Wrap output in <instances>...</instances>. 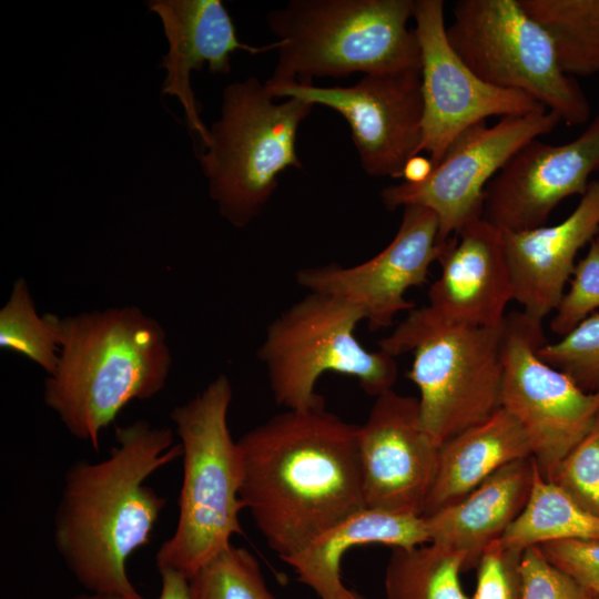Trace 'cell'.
Here are the masks:
<instances>
[{"mask_svg": "<svg viewBox=\"0 0 599 599\" xmlns=\"http://www.w3.org/2000/svg\"><path fill=\"white\" fill-rule=\"evenodd\" d=\"M571 539H599V516L546 479L534 459L528 499L499 540L524 550L530 546Z\"/></svg>", "mask_w": 599, "mask_h": 599, "instance_id": "cell-23", "label": "cell"}, {"mask_svg": "<svg viewBox=\"0 0 599 599\" xmlns=\"http://www.w3.org/2000/svg\"><path fill=\"white\" fill-rule=\"evenodd\" d=\"M72 599H123V598L92 593L91 596H81V597H77Z\"/></svg>", "mask_w": 599, "mask_h": 599, "instance_id": "cell-36", "label": "cell"}, {"mask_svg": "<svg viewBox=\"0 0 599 599\" xmlns=\"http://www.w3.org/2000/svg\"><path fill=\"white\" fill-rule=\"evenodd\" d=\"M504 325H441L415 307L378 342L394 357L413 354L407 377L419 390L423 426L439 447L501 408Z\"/></svg>", "mask_w": 599, "mask_h": 599, "instance_id": "cell-7", "label": "cell"}, {"mask_svg": "<svg viewBox=\"0 0 599 599\" xmlns=\"http://www.w3.org/2000/svg\"><path fill=\"white\" fill-rule=\"evenodd\" d=\"M560 122L547 109L500 118L493 125L480 122L454 140L425 181L389 185L380 192L382 202L389 211L409 205L433 211L438 219V242L443 243L483 217L485 190L510 158Z\"/></svg>", "mask_w": 599, "mask_h": 599, "instance_id": "cell-11", "label": "cell"}, {"mask_svg": "<svg viewBox=\"0 0 599 599\" xmlns=\"http://www.w3.org/2000/svg\"><path fill=\"white\" fill-rule=\"evenodd\" d=\"M542 321L522 311L507 314L502 336L501 407L524 428L531 457L550 479L583 438L599 413V389L586 392L566 373L542 361Z\"/></svg>", "mask_w": 599, "mask_h": 599, "instance_id": "cell-10", "label": "cell"}, {"mask_svg": "<svg viewBox=\"0 0 599 599\" xmlns=\"http://www.w3.org/2000/svg\"><path fill=\"white\" fill-rule=\"evenodd\" d=\"M55 372L43 400L68 432L98 451L100 434L133 400L158 395L172 366L162 325L138 306L59 317Z\"/></svg>", "mask_w": 599, "mask_h": 599, "instance_id": "cell-3", "label": "cell"}, {"mask_svg": "<svg viewBox=\"0 0 599 599\" xmlns=\"http://www.w3.org/2000/svg\"><path fill=\"white\" fill-rule=\"evenodd\" d=\"M438 227L429 209L405 206L394 238L374 257L351 267L329 264L302 268L296 272V283L309 292L336 295L361 306L372 332L389 327L398 313L415 308L405 293L427 283L429 267L441 251Z\"/></svg>", "mask_w": 599, "mask_h": 599, "instance_id": "cell-15", "label": "cell"}, {"mask_svg": "<svg viewBox=\"0 0 599 599\" xmlns=\"http://www.w3.org/2000/svg\"><path fill=\"white\" fill-rule=\"evenodd\" d=\"M437 262L440 275L420 307L427 318L470 327L505 322L514 291L500 230L483 217L470 222L443 242Z\"/></svg>", "mask_w": 599, "mask_h": 599, "instance_id": "cell-17", "label": "cell"}, {"mask_svg": "<svg viewBox=\"0 0 599 599\" xmlns=\"http://www.w3.org/2000/svg\"><path fill=\"white\" fill-rule=\"evenodd\" d=\"M532 476V457L515 460L460 499L423 516L429 542L463 554L466 570L476 567L483 550L499 539L522 510Z\"/></svg>", "mask_w": 599, "mask_h": 599, "instance_id": "cell-20", "label": "cell"}, {"mask_svg": "<svg viewBox=\"0 0 599 599\" xmlns=\"http://www.w3.org/2000/svg\"><path fill=\"white\" fill-rule=\"evenodd\" d=\"M549 480L599 516V413L588 433L560 461Z\"/></svg>", "mask_w": 599, "mask_h": 599, "instance_id": "cell-29", "label": "cell"}, {"mask_svg": "<svg viewBox=\"0 0 599 599\" xmlns=\"http://www.w3.org/2000/svg\"><path fill=\"white\" fill-rule=\"evenodd\" d=\"M159 571L162 585L158 599H192L190 579L176 570L162 569Z\"/></svg>", "mask_w": 599, "mask_h": 599, "instance_id": "cell-34", "label": "cell"}, {"mask_svg": "<svg viewBox=\"0 0 599 599\" xmlns=\"http://www.w3.org/2000/svg\"><path fill=\"white\" fill-rule=\"evenodd\" d=\"M358 446L365 507L423 516L439 446L423 426L418 398L394 389L375 397Z\"/></svg>", "mask_w": 599, "mask_h": 599, "instance_id": "cell-14", "label": "cell"}, {"mask_svg": "<svg viewBox=\"0 0 599 599\" xmlns=\"http://www.w3.org/2000/svg\"><path fill=\"white\" fill-rule=\"evenodd\" d=\"M599 235V180L591 181L573 211L560 223L501 231L514 301L544 321L559 304L579 251Z\"/></svg>", "mask_w": 599, "mask_h": 599, "instance_id": "cell-19", "label": "cell"}, {"mask_svg": "<svg viewBox=\"0 0 599 599\" xmlns=\"http://www.w3.org/2000/svg\"><path fill=\"white\" fill-rule=\"evenodd\" d=\"M365 311L339 296L309 292L267 326L257 349L273 397L287 409L325 405L315 392L322 374L354 377L361 388L377 397L393 389L398 366L395 357L365 348L355 336Z\"/></svg>", "mask_w": 599, "mask_h": 599, "instance_id": "cell-8", "label": "cell"}, {"mask_svg": "<svg viewBox=\"0 0 599 599\" xmlns=\"http://www.w3.org/2000/svg\"><path fill=\"white\" fill-rule=\"evenodd\" d=\"M266 82L255 77L225 87L221 116L209 129L199 155L209 193L234 227L261 214L277 187V176L302 167L296 135L313 104L287 98L277 103Z\"/></svg>", "mask_w": 599, "mask_h": 599, "instance_id": "cell-6", "label": "cell"}, {"mask_svg": "<svg viewBox=\"0 0 599 599\" xmlns=\"http://www.w3.org/2000/svg\"><path fill=\"white\" fill-rule=\"evenodd\" d=\"M551 39L569 77L599 73V0H519Z\"/></svg>", "mask_w": 599, "mask_h": 599, "instance_id": "cell-24", "label": "cell"}, {"mask_svg": "<svg viewBox=\"0 0 599 599\" xmlns=\"http://www.w3.org/2000/svg\"><path fill=\"white\" fill-rule=\"evenodd\" d=\"M547 560L591 596H599V539H571L538 546Z\"/></svg>", "mask_w": 599, "mask_h": 599, "instance_id": "cell-33", "label": "cell"}, {"mask_svg": "<svg viewBox=\"0 0 599 599\" xmlns=\"http://www.w3.org/2000/svg\"><path fill=\"white\" fill-rule=\"evenodd\" d=\"M192 599H275L257 559L233 545L190 579Z\"/></svg>", "mask_w": 599, "mask_h": 599, "instance_id": "cell-27", "label": "cell"}, {"mask_svg": "<svg viewBox=\"0 0 599 599\" xmlns=\"http://www.w3.org/2000/svg\"><path fill=\"white\" fill-rule=\"evenodd\" d=\"M415 0H290L267 13L281 42L267 80L312 83L341 78L420 69Z\"/></svg>", "mask_w": 599, "mask_h": 599, "instance_id": "cell-4", "label": "cell"}, {"mask_svg": "<svg viewBox=\"0 0 599 599\" xmlns=\"http://www.w3.org/2000/svg\"><path fill=\"white\" fill-rule=\"evenodd\" d=\"M444 6L441 0H415L413 17L424 103L418 154L426 152L434 166L459 134L488 118L547 109L525 93L486 83L469 69L449 44Z\"/></svg>", "mask_w": 599, "mask_h": 599, "instance_id": "cell-13", "label": "cell"}, {"mask_svg": "<svg viewBox=\"0 0 599 599\" xmlns=\"http://www.w3.org/2000/svg\"><path fill=\"white\" fill-rule=\"evenodd\" d=\"M359 425L325 409H287L236 443L240 497L282 559L366 508Z\"/></svg>", "mask_w": 599, "mask_h": 599, "instance_id": "cell-1", "label": "cell"}, {"mask_svg": "<svg viewBox=\"0 0 599 599\" xmlns=\"http://www.w3.org/2000/svg\"><path fill=\"white\" fill-rule=\"evenodd\" d=\"M427 542L423 516L364 508L282 560L319 599H364L342 580L341 561L351 548L369 544L412 548Z\"/></svg>", "mask_w": 599, "mask_h": 599, "instance_id": "cell-21", "label": "cell"}, {"mask_svg": "<svg viewBox=\"0 0 599 599\" xmlns=\"http://www.w3.org/2000/svg\"><path fill=\"white\" fill-rule=\"evenodd\" d=\"M0 347L20 354L52 375L59 362L54 314L40 316L23 277L14 281L0 309Z\"/></svg>", "mask_w": 599, "mask_h": 599, "instance_id": "cell-26", "label": "cell"}, {"mask_svg": "<svg viewBox=\"0 0 599 599\" xmlns=\"http://www.w3.org/2000/svg\"><path fill=\"white\" fill-rule=\"evenodd\" d=\"M146 6L161 19L169 51L161 67L166 71L162 93L175 97L184 109L192 133L210 142V131L201 119V106L191 87V73L206 67L211 73L227 74L235 51L251 54L277 50L281 42L264 47L242 43L231 16L220 0H152Z\"/></svg>", "mask_w": 599, "mask_h": 599, "instance_id": "cell-18", "label": "cell"}, {"mask_svg": "<svg viewBox=\"0 0 599 599\" xmlns=\"http://www.w3.org/2000/svg\"><path fill=\"white\" fill-rule=\"evenodd\" d=\"M463 554L427 542L392 549L385 569L386 599H469L460 583Z\"/></svg>", "mask_w": 599, "mask_h": 599, "instance_id": "cell-25", "label": "cell"}, {"mask_svg": "<svg viewBox=\"0 0 599 599\" xmlns=\"http://www.w3.org/2000/svg\"><path fill=\"white\" fill-rule=\"evenodd\" d=\"M531 457L527 435L505 408L439 447L423 516L460 499L505 465Z\"/></svg>", "mask_w": 599, "mask_h": 599, "instance_id": "cell-22", "label": "cell"}, {"mask_svg": "<svg viewBox=\"0 0 599 599\" xmlns=\"http://www.w3.org/2000/svg\"><path fill=\"white\" fill-rule=\"evenodd\" d=\"M591 599H599V596H593L591 597Z\"/></svg>", "mask_w": 599, "mask_h": 599, "instance_id": "cell-37", "label": "cell"}, {"mask_svg": "<svg viewBox=\"0 0 599 599\" xmlns=\"http://www.w3.org/2000/svg\"><path fill=\"white\" fill-rule=\"evenodd\" d=\"M266 84L275 98H295L338 112L368 175L400 179L406 162L418 155L424 116L420 69L364 74L344 88Z\"/></svg>", "mask_w": 599, "mask_h": 599, "instance_id": "cell-12", "label": "cell"}, {"mask_svg": "<svg viewBox=\"0 0 599 599\" xmlns=\"http://www.w3.org/2000/svg\"><path fill=\"white\" fill-rule=\"evenodd\" d=\"M521 599H591L581 586L550 564L538 546L524 549L520 560Z\"/></svg>", "mask_w": 599, "mask_h": 599, "instance_id": "cell-32", "label": "cell"}, {"mask_svg": "<svg viewBox=\"0 0 599 599\" xmlns=\"http://www.w3.org/2000/svg\"><path fill=\"white\" fill-rule=\"evenodd\" d=\"M231 400V383L219 375L171 413L182 447L183 480L177 524L155 555L158 570H176L191 579L232 546V536L243 534L241 465L227 424Z\"/></svg>", "mask_w": 599, "mask_h": 599, "instance_id": "cell-5", "label": "cell"}, {"mask_svg": "<svg viewBox=\"0 0 599 599\" xmlns=\"http://www.w3.org/2000/svg\"><path fill=\"white\" fill-rule=\"evenodd\" d=\"M599 308V235L589 244L586 255L576 263L550 322V329L562 337Z\"/></svg>", "mask_w": 599, "mask_h": 599, "instance_id": "cell-30", "label": "cell"}, {"mask_svg": "<svg viewBox=\"0 0 599 599\" xmlns=\"http://www.w3.org/2000/svg\"><path fill=\"white\" fill-rule=\"evenodd\" d=\"M116 444L99 461L68 468L53 520L55 549L73 577L95 595L145 599L126 561L149 544L166 499L146 485L182 457L169 427L135 420L115 427Z\"/></svg>", "mask_w": 599, "mask_h": 599, "instance_id": "cell-2", "label": "cell"}, {"mask_svg": "<svg viewBox=\"0 0 599 599\" xmlns=\"http://www.w3.org/2000/svg\"><path fill=\"white\" fill-rule=\"evenodd\" d=\"M599 170V113L565 144L534 139L519 149L485 190L483 219L500 231L546 225L565 199L583 195Z\"/></svg>", "mask_w": 599, "mask_h": 599, "instance_id": "cell-16", "label": "cell"}, {"mask_svg": "<svg viewBox=\"0 0 599 599\" xmlns=\"http://www.w3.org/2000/svg\"><path fill=\"white\" fill-rule=\"evenodd\" d=\"M434 165L429 158L415 155L410 158L400 174V179L407 183H420L425 181L432 173Z\"/></svg>", "mask_w": 599, "mask_h": 599, "instance_id": "cell-35", "label": "cell"}, {"mask_svg": "<svg viewBox=\"0 0 599 599\" xmlns=\"http://www.w3.org/2000/svg\"><path fill=\"white\" fill-rule=\"evenodd\" d=\"M539 357L566 373L586 392L599 389V313L579 323L559 341L546 342Z\"/></svg>", "mask_w": 599, "mask_h": 599, "instance_id": "cell-28", "label": "cell"}, {"mask_svg": "<svg viewBox=\"0 0 599 599\" xmlns=\"http://www.w3.org/2000/svg\"><path fill=\"white\" fill-rule=\"evenodd\" d=\"M453 12L449 44L479 79L531 97L569 125L589 120L586 93L519 0H459Z\"/></svg>", "mask_w": 599, "mask_h": 599, "instance_id": "cell-9", "label": "cell"}, {"mask_svg": "<svg viewBox=\"0 0 599 599\" xmlns=\"http://www.w3.org/2000/svg\"><path fill=\"white\" fill-rule=\"evenodd\" d=\"M522 551L504 545L499 539L489 544L476 566L477 582L471 599H521Z\"/></svg>", "mask_w": 599, "mask_h": 599, "instance_id": "cell-31", "label": "cell"}]
</instances>
